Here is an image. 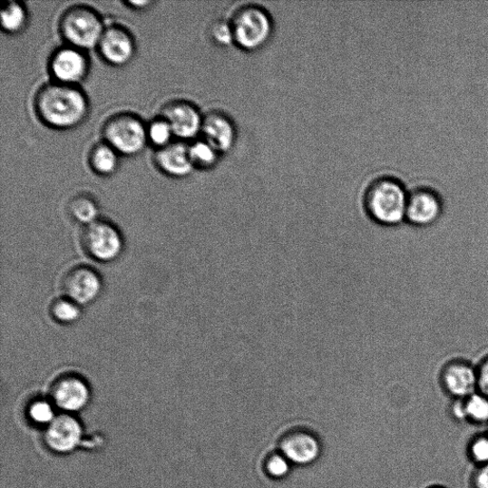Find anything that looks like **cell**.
<instances>
[{
  "label": "cell",
  "mask_w": 488,
  "mask_h": 488,
  "mask_svg": "<svg viewBox=\"0 0 488 488\" xmlns=\"http://www.w3.org/2000/svg\"><path fill=\"white\" fill-rule=\"evenodd\" d=\"M34 110L37 117L48 127L70 130L86 121L90 104L85 92L80 86L52 82L37 91Z\"/></svg>",
  "instance_id": "1"
},
{
  "label": "cell",
  "mask_w": 488,
  "mask_h": 488,
  "mask_svg": "<svg viewBox=\"0 0 488 488\" xmlns=\"http://www.w3.org/2000/svg\"><path fill=\"white\" fill-rule=\"evenodd\" d=\"M408 192L404 182L384 175L368 182L362 198L365 213L374 223L395 228L405 221Z\"/></svg>",
  "instance_id": "2"
},
{
  "label": "cell",
  "mask_w": 488,
  "mask_h": 488,
  "mask_svg": "<svg viewBox=\"0 0 488 488\" xmlns=\"http://www.w3.org/2000/svg\"><path fill=\"white\" fill-rule=\"evenodd\" d=\"M234 45L242 51L257 52L266 47L274 34L270 12L257 4L239 6L229 17Z\"/></svg>",
  "instance_id": "3"
},
{
  "label": "cell",
  "mask_w": 488,
  "mask_h": 488,
  "mask_svg": "<svg viewBox=\"0 0 488 488\" xmlns=\"http://www.w3.org/2000/svg\"><path fill=\"white\" fill-rule=\"evenodd\" d=\"M105 28L99 13L84 5L70 7L60 22V32L67 45L84 52L98 48Z\"/></svg>",
  "instance_id": "4"
},
{
  "label": "cell",
  "mask_w": 488,
  "mask_h": 488,
  "mask_svg": "<svg viewBox=\"0 0 488 488\" xmlns=\"http://www.w3.org/2000/svg\"><path fill=\"white\" fill-rule=\"evenodd\" d=\"M102 136L104 142L124 157L141 154L148 144L147 124L129 112L110 117L103 125Z\"/></svg>",
  "instance_id": "5"
},
{
  "label": "cell",
  "mask_w": 488,
  "mask_h": 488,
  "mask_svg": "<svg viewBox=\"0 0 488 488\" xmlns=\"http://www.w3.org/2000/svg\"><path fill=\"white\" fill-rule=\"evenodd\" d=\"M89 60L85 52L69 45L56 49L49 61L54 83L79 86L87 77Z\"/></svg>",
  "instance_id": "6"
},
{
  "label": "cell",
  "mask_w": 488,
  "mask_h": 488,
  "mask_svg": "<svg viewBox=\"0 0 488 488\" xmlns=\"http://www.w3.org/2000/svg\"><path fill=\"white\" fill-rule=\"evenodd\" d=\"M441 195L428 186H419L408 192L405 221L416 228H429L442 217Z\"/></svg>",
  "instance_id": "7"
},
{
  "label": "cell",
  "mask_w": 488,
  "mask_h": 488,
  "mask_svg": "<svg viewBox=\"0 0 488 488\" xmlns=\"http://www.w3.org/2000/svg\"><path fill=\"white\" fill-rule=\"evenodd\" d=\"M160 116L171 124L178 141L194 142L200 137L204 115L194 103L173 101L163 106Z\"/></svg>",
  "instance_id": "8"
},
{
  "label": "cell",
  "mask_w": 488,
  "mask_h": 488,
  "mask_svg": "<svg viewBox=\"0 0 488 488\" xmlns=\"http://www.w3.org/2000/svg\"><path fill=\"white\" fill-rule=\"evenodd\" d=\"M85 250L97 260L109 262L115 260L122 251V239L112 224L95 221L89 225L83 234Z\"/></svg>",
  "instance_id": "9"
},
{
  "label": "cell",
  "mask_w": 488,
  "mask_h": 488,
  "mask_svg": "<svg viewBox=\"0 0 488 488\" xmlns=\"http://www.w3.org/2000/svg\"><path fill=\"white\" fill-rule=\"evenodd\" d=\"M444 391L454 400H464L478 391L477 366L463 359L448 361L440 373Z\"/></svg>",
  "instance_id": "10"
},
{
  "label": "cell",
  "mask_w": 488,
  "mask_h": 488,
  "mask_svg": "<svg viewBox=\"0 0 488 488\" xmlns=\"http://www.w3.org/2000/svg\"><path fill=\"white\" fill-rule=\"evenodd\" d=\"M97 49L105 63L123 67L134 59L136 43L132 34L126 28L111 25L105 28Z\"/></svg>",
  "instance_id": "11"
},
{
  "label": "cell",
  "mask_w": 488,
  "mask_h": 488,
  "mask_svg": "<svg viewBox=\"0 0 488 488\" xmlns=\"http://www.w3.org/2000/svg\"><path fill=\"white\" fill-rule=\"evenodd\" d=\"M200 138L223 156L229 153L237 143V125L228 112L212 110L203 117Z\"/></svg>",
  "instance_id": "12"
},
{
  "label": "cell",
  "mask_w": 488,
  "mask_h": 488,
  "mask_svg": "<svg viewBox=\"0 0 488 488\" xmlns=\"http://www.w3.org/2000/svg\"><path fill=\"white\" fill-rule=\"evenodd\" d=\"M281 454L297 464H309L321 454V444L305 429H293L280 441Z\"/></svg>",
  "instance_id": "13"
},
{
  "label": "cell",
  "mask_w": 488,
  "mask_h": 488,
  "mask_svg": "<svg viewBox=\"0 0 488 488\" xmlns=\"http://www.w3.org/2000/svg\"><path fill=\"white\" fill-rule=\"evenodd\" d=\"M154 162L161 173L174 179L189 177L195 171L190 156V144L181 141L156 150Z\"/></svg>",
  "instance_id": "14"
},
{
  "label": "cell",
  "mask_w": 488,
  "mask_h": 488,
  "mask_svg": "<svg viewBox=\"0 0 488 488\" xmlns=\"http://www.w3.org/2000/svg\"><path fill=\"white\" fill-rule=\"evenodd\" d=\"M68 298L77 305H87L95 300L102 290L99 275L87 268L72 270L63 285Z\"/></svg>",
  "instance_id": "15"
},
{
  "label": "cell",
  "mask_w": 488,
  "mask_h": 488,
  "mask_svg": "<svg viewBox=\"0 0 488 488\" xmlns=\"http://www.w3.org/2000/svg\"><path fill=\"white\" fill-rule=\"evenodd\" d=\"M83 430L80 423L70 415H62L49 425L46 431V443L55 453L72 452L80 444Z\"/></svg>",
  "instance_id": "16"
},
{
  "label": "cell",
  "mask_w": 488,
  "mask_h": 488,
  "mask_svg": "<svg viewBox=\"0 0 488 488\" xmlns=\"http://www.w3.org/2000/svg\"><path fill=\"white\" fill-rule=\"evenodd\" d=\"M53 399L56 405L66 412L83 409L89 402L90 391L83 380L76 376H65L53 387Z\"/></svg>",
  "instance_id": "17"
},
{
  "label": "cell",
  "mask_w": 488,
  "mask_h": 488,
  "mask_svg": "<svg viewBox=\"0 0 488 488\" xmlns=\"http://www.w3.org/2000/svg\"><path fill=\"white\" fill-rule=\"evenodd\" d=\"M120 154L106 142L97 144L91 150L89 164L93 172L101 177H111L118 171Z\"/></svg>",
  "instance_id": "18"
},
{
  "label": "cell",
  "mask_w": 488,
  "mask_h": 488,
  "mask_svg": "<svg viewBox=\"0 0 488 488\" xmlns=\"http://www.w3.org/2000/svg\"><path fill=\"white\" fill-rule=\"evenodd\" d=\"M190 156L195 169L209 171L218 165L222 155L209 142L199 138L190 144Z\"/></svg>",
  "instance_id": "19"
},
{
  "label": "cell",
  "mask_w": 488,
  "mask_h": 488,
  "mask_svg": "<svg viewBox=\"0 0 488 488\" xmlns=\"http://www.w3.org/2000/svg\"><path fill=\"white\" fill-rule=\"evenodd\" d=\"M28 22L25 6L21 3H5L2 9V29L4 32L15 34L24 30Z\"/></svg>",
  "instance_id": "20"
},
{
  "label": "cell",
  "mask_w": 488,
  "mask_h": 488,
  "mask_svg": "<svg viewBox=\"0 0 488 488\" xmlns=\"http://www.w3.org/2000/svg\"><path fill=\"white\" fill-rule=\"evenodd\" d=\"M174 138L171 124L162 117L159 116L147 124L148 143H151L157 150L171 144L175 142Z\"/></svg>",
  "instance_id": "21"
},
{
  "label": "cell",
  "mask_w": 488,
  "mask_h": 488,
  "mask_svg": "<svg viewBox=\"0 0 488 488\" xmlns=\"http://www.w3.org/2000/svg\"><path fill=\"white\" fill-rule=\"evenodd\" d=\"M69 212L77 221L89 225L97 221L99 209L93 200L86 196H80L70 202Z\"/></svg>",
  "instance_id": "22"
},
{
  "label": "cell",
  "mask_w": 488,
  "mask_h": 488,
  "mask_svg": "<svg viewBox=\"0 0 488 488\" xmlns=\"http://www.w3.org/2000/svg\"><path fill=\"white\" fill-rule=\"evenodd\" d=\"M466 421L483 425L488 423V398L480 392L464 400Z\"/></svg>",
  "instance_id": "23"
},
{
  "label": "cell",
  "mask_w": 488,
  "mask_h": 488,
  "mask_svg": "<svg viewBox=\"0 0 488 488\" xmlns=\"http://www.w3.org/2000/svg\"><path fill=\"white\" fill-rule=\"evenodd\" d=\"M53 317L56 321L63 324H71L79 320L81 309L79 305L71 299H59L53 305Z\"/></svg>",
  "instance_id": "24"
},
{
  "label": "cell",
  "mask_w": 488,
  "mask_h": 488,
  "mask_svg": "<svg viewBox=\"0 0 488 488\" xmlns=\"http://www.w3.org/2000/svg\"><path fill=\"white\" fill-rule=\"evenodd\" d=\"M210 36L212 41L221 47H228L234 44L232 27L229 20H219L210 27Z\"/></svg>",
  "instance_id": "25"
},
{
  "label": "cell",
  "mask_w": 488,
  "mask_h": 488,
  "mask_svg": "<svg viewBox=\"0 0 488 488\" xmlns=\"http://www.w3.org/2000/svg\"><path fill=\"white\" fill-rule=\"evenodd\" d=\"M30 419L39 425H50L54 419V411L46 401H36L29 408Z\"/></svg>",
  "instance_id": "26"
},
{
  "label": "cell",
  "mask_w": 488,
  "mask_h": 488,
  "mask_svg": "<svg viewBox=\"0 0 488 488\" xmlns=\"http://www.w3.org/2000/svg\"><path fill=\"white\" fill-rule=\"evenodd\" d=\"M289 463V460L284 454H274L267 459V473L272 478H284L290 471Z\"/></svg>",
  "instance_id": "27"
},
{
  "label": "cell",
  "mask_w": 488,
  "mask_h": 488,
  "mask_svg": "<svg viewBox=\"0 0 488 488\" xmlns=\"http://www.w3.org/2000/svg\"><path fill=\"white\" fill-rule=\"evenodd\" d=\"M473 460L482 466L488 464V436H482L473 441L469 448Z\"/></svg>",
  "instance_id": "28"
},
{
  "label": "cell",
  "mask_w": 488,
  "mask_h": 488,
  "mask_svg": "<svg viewBox=\"0 0 488 488\" xmlns=\"http://www.w3.org/2000/svg\"><path fill=\"white\" fill-rule=\"evenodd\" d=\"M478 392L488 398V355L477 366Z\"/></svg>",
  "instance_id": "29"
},
{
  "label": "cell",
  "mask_w": 488,
  "mask_h": 488,
  "mask_svg": "<svg viewBox=\"0 0 488 488\" xmlns=\"http://www.w3.org/2000/svg\"><path fill=\"white\" fill-rule=\"evenodd\" d=\"M474 488H488V464L482 466L474 476Z\"/></svg>",
  "instance_id": "30"
},
{
  "label": "cell",
  "mask_w": 488,
  "mask_h": 488,
  "mask_svg": "<svg viewBox=\"0 0 488 488\" xmlns=\"http://www.w3.org/2000/svg\"><path fill=\"white\" fill-rule=\"evenodd\" d=\"M452 412L458 421H466L464 400H454Z\"/></svg>",
  "instance_id": "31"
},
{
  "label": "cell",
  "mask_w": 488,
  "mask_h": 488,
  "mask_svg": "<svg viewBox=\"0 0 488 488\" xmlns=\"http://www.w3.org/2000/svg\"><path fill=\"white\" fill-rule=\"evenodd\" d=\"M152 5H153L152 2H147V0L146 2H126L125 3V5L135 10H144Z\"/></svg>",
  "instance_id": "32"
},
{
  "label": "cell",
  "mask_w": 488,
  "mask_h": 488,
  "mask_svg": "<svg viewBox=\"0 0 488 488\" xmlns=\"http://www.w3.org/2000/svg\"><path fill=\"white\" fill-rule=\"evenodd\" d=\"M433 488H442V487H433Z\"/></svg>",
  "instance_id": "33"
}]
</instances>
